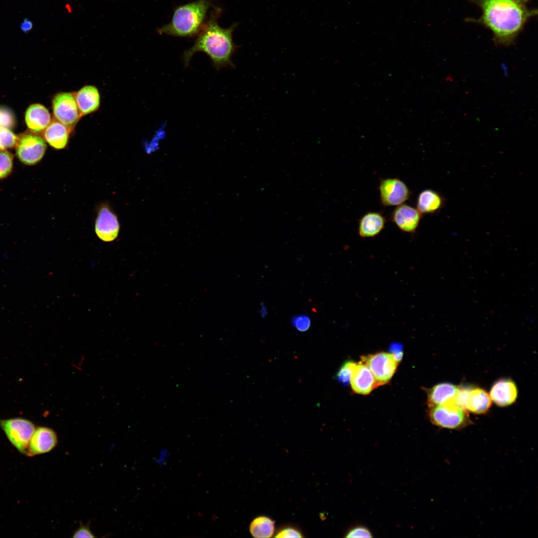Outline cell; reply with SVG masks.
I'll return each mask as SVG.
<instances>
[{"label":"cell","mask_w":538,"mask_h":538,"mask_svg":"<svg viewBox=\"0 0 538 538\" xmlns=\"http://www.w3.org/2000/svg\"><path fill=\"white\" fill-rule=\"evenodd\" d=\"M482 11L478 22L492 32L496 44L508 46L514 42L527 21L537 14L524 0H475Z\"/></svg>","instance_id":"6da1fadb"},{"label":"cell","mask_w":538,"mask_h":538,"mask_svg":"<svg viewBox=\"0 0 538 538\" xmlns=\"http://www.w3.org/2000/svg\"><path fill=\"white\" fill-rule=\"evenodd\" d=\"M234 26L229 28L220 27L214 18H211L200 30L193 46L184 52L185 67L188 66L193 55L198 52L205 53L217 70L222 68H234L232 56L236 46L232 39Z\"/></svg>","instance_id":"7a4b0ae2"},{"label":"cell","mask_w":538,"mask_h":538,"mask_svg":"<svg viewBox=\"0 0 538 538\" xmlns=\"http://www.w3.org/2000/svg\"><path fill=\"white\" fill-rule=\"evenodd\" d=\"M210 3L207 0H197L178 7L171 21L159 28L160 34L176 36H190L199 32L203 25Z\"/></svg>","instance_id":"3957f363"},{"label":"cell","mask_w":538,"mask_h":538,"mask_svg":"<svg viewBox=\"0 0 538 538\" xmlns=\"http://www.w3.org/2000/svg\"><path fill=\"white\" fill-rule=\"evenodd\" d=\"M428 415L434 425L449 429L460 430L472 422L467 411L454 402L429 407Z\"/></svg>","instance_id":"277c9868"},{"label":"cell","mask_w":538,"mask_h":538,"mask_svg":"<svg viewBox=\"0 0 538 538\" xmlns=\"http://www.w3.org/2000/svg\"><path fill=\"white\" fill-rule=\"evenodd\" d=\"M0 426L12 445L20 453L27 455L35 429L34 423L25 418L15 417L0 419Z\"/></svg>","instance_id":"5b68a950"},{"label":"cell","mask_w":538,"mask_h":538,"mask_svg":"<svg viewBox=\"0 0 538 538\" xmlns=\"http://www.w3.org/2000/svg\"><path fill=\"white\" fill-rule=\"evenodd\" d=\"M361 361L370 369L378 387L388 383L394 376L398 363L391 353L378 352L363 356Z\"/></svg>","instance_id":"8992f818"},{"label":"cell","mask_w":538,"mask_h":538,"mask_svg":"<svg viewBox=\"0 0 538 538\" xmlns=\"http://www.w3.org/2000/svg\"><path fill=\"white\" fill-rule=\"evenodd\" d=\"M52 109L55 120L72 129L81 117L73 93L56 94L52 101Z\"/></svg>","instance_id":"52a82bcc"},{"label":"cell","mask_w":538,"mask_h":538,"mask_svg":"<svg viewBox=\"0 0 538 538\" xmlns=\"http://www.w3.org/2000/svg\"><path fill=\"white\" fill-rule=\"evenodd\" d=\"M379 190L381 202L385 206H398L404 203L410 192L405 183L397 178H388L380 181Z\"/></svg>","instance_id":"ba28073f"},{"label":"cell","mask_w":538,"mask_h":538,"mask_svg":"<svg viewBox=\"0 0 538 538\" xmlns=\"http://www.w3.org/2000/svg\"><path fill=\"white\" fill-rule=\"evenodd\" d=\"M16 155L24 163L32 165L38 162L43 157L46 144L40 136L25 134L18 140L16 145Z\"/></svg>","instance_id":"9c48e42d"},{"label":"cell","mask_w":538,"mask_h":538,"mask_svg":"<svg viewBox=\"0 0 538 538\" xmlns=\"http://www.w3.org/2000/svg\"><path fill=\"white\" fill-rule=\"evenodd\" d=\"M95 228L98 237L105 242H111L117 238L119 223L116 215L107 204H102L99 207Z\"/></svg>","instance_id":"30bf717a"},{"label":"cell","mask_w":538,"mask_h":538,"mask_svg":"<svg viewBox=\"0 0 538 538\" xmlns=\"http://www.w3.org/2000/svg\"><path fill=\"white\" fill-rule=\"evenodd\" d=\"M56 432L47 427H39L35 429L28 448V456H32L50 452L57 445Z\"/></svg>","instance_id":"8fae6325"},{"label":"cell","mask_w":538,"mask_h":538,"mask_svg":"<svg viewBox=\"0 0 538 538\" xmlns=\"http://www.w3.org/2000/svg\"><path fill=\"white\" fill-rule=\"evenodd\" d=\"M490 397L498 406H507L513 404L518 397L517 387L510 378H501L492 386Z\"/></svg>","instance_id":"7c38bea8"},{"label":"cell","mask_w":538,"mask_h":538,"mask_svg":"<svg viewBox=\"0 0 538 538\" xmlns=\"http://www.w3.org/2000/svg\"><path fill=\"white\" fill-rule=\"evenodd\" d=\"M422 214L417 210L406 204L398 205L392 214V220L402 231L413 233L417 228Z\"/></svg>","instance_id":"4fadbf2b"},{"label":"cell","mask_w":538,"mask_h":538,"mask_svg":"<svg viewBox=\"0 0 538 538\" xmlns=\"http://www.w3.org/2000/svg\"><path fill=\"white\" fill-rule=\"evenodd\" d=\"M349 383L353 391L361 395H368L378 387L372 372L362 361L355 364Z\"/></svg>","instance_id":"5bb4252c"},{"label":"cell","mask_w":538,"mask_h":538,"mask_svg":"<svg viewBox=\"0 0 538 538\" xmlns=\"http://www.w3.org/2000/svg\"><path fill=\"white\" fill-rule=\"evenodd\" d=\"M81 117L97 111L100 104V96L97 88L86 86L73 93Z\"/></svg>","instance_id":"9a60e30c"},{"label":"cell","mask_w":538,"mask_h":538,"mask_svg":"<svg viewBox=\"0 0 538 538\" xmlns=\"http://www.w3.org/2000/svg\"><path fill=\"white\" fill-rule=\"evenodd\" d=\"M72 130L55 119L44 130L43 136L51 146L61 149L66 147Z\"/></svg>","instance_id":"2e32d148"},{"label":"cell","mask_w":538,"mask_h":538,"mask_svg":"<svg viewBox=\"0 0 538 538\" xmlns=\"http://www.w3.org/2000/svg\"><path fill=\"white\" fill-rule=\"evenodd\" d=\"M459 386L449 383H441L434 385L427 392L429 407L455 402Z\"/></svg>","instance_id":"e0dca14e"},{"label":"cell","mask_w":538,"mask_h":538,"mask_svg":"<svg viewBox=\"0 0 538 538\" xmlns=\"http://www.w3.org/2000/svg\"><path fill=\"white\" fill-rule=\"evenodd\" d=\"M491 406V399L482 388L470 386L468 392L465 410L476 414L486 413Z\"/></svg>","instance_id":"ac0fdd59"},{"label":"cell","mask_w":538,"mask_h":538,"mask_svg":"<svg viewBox=\"0 0 538 538\" xmlns=\"http://www.w3.org/2000/svg\"><path fill=\"white\" fill-rule=\"evenodd\" d=\"M25 122L32 132H40L44 130L51 122V116L48 110L40 104H33L28 107L25 113Z\"/></svg>","instance_id":"d6986e66"},{"label":"cell","mask_w":538,"mask_h":538,"mask_svg":"<svg viewBox=\"0 0 538 538\" xmlns=\"http://www.w3.org/2000/svg\"><path fill=\"white\" fill-rule=\"evenodd\" d=\"M385 223V218L380 213L368 212L359 220V235L363 238L374 237L382 231Z\"/></svg>","instance_id":"ffe728a7"},{"label":"cell","mask_w":538,"mask_h":538,"mask_svg":"<svg viewBox=\"0 0 538 538\" xmlns=\"http://www.w3.org/2000/svg\"><path fill=\"white\" fill-rule=\"evenodd\" d=\"M444 199L438 192L425 189L419 194L416 203L417 210L421 214H434L443 207Z\"/></svg>","instance_id":"44dd1931"},{"label":"cell","mask_w":538,"mask_h":538,"mask_svg":"<svg viewBox=\"0 0 538 538\" xmlns=\"http://www.w3.org/2000/svg\"><path fill=\"white\" fill-rule=\"evenodd\" d=\"M249 530L254 538L272 537L275 531L274 521L267 516H259L252 521Z\"/></svg>","instance_id":"7402d4cb"},{"label":"cell","mask_w":538,"mask_h":538,"mask_svg":"<svg viewBox=\"0 0 538 538\" xmlns=\"http://www.w3.org/2000/svg\"><path fill=\"white\" fill-rule=\"evenodd\" d=\"M18 140V136L9 129L0 128V150L15 146Z\"/></svg>","instance_id":"603a6c76"},{"label":"cell","mask_w":538,"mask_h":538,"mask_svg":"<svg viewBox=\"0 0 538 538\" xmlns=\"http://www.w3.org/2000/svg\"><path fill=\"white\" fill-rule=\"evenodd\" d=\"M13 165L12 155L5 150H0V179L11 172Z\"/></svg>","instance_id":"cb8c5ba5"},{"label":"cell","mask_w":538,"mask_h":538,"mask_svg":"<svg viewBox=\"0 0 538 538\" xmlns=\"http://www.w3.org/2000/svg\"><path fill=\"white\" fill-rule=\"evenodd\" d=\"M15 119L13 113L8 108L0 106V128L11 129L14 127Z\"/></svg>","instance_id":"d4e9b609"},{"label":"cell","mask_w":538,"mask_h":538,"mask_svg":"<svg viewBox=\"0 0 538 538\" xmlns=\"http://www.w3.org/2000/svg\"><path fill=\"white\" fill-rule=\"evenodd\" d=\"M356 363L347 361L340 368L337 374V379L340 383L347 384L350 382L352 372Z\"/></svg>","instance_id":"484cf974"},{"label":"cell","mask_w":538,"mask_h":538,"mask_svg":"<svg viewBox=\"0 0 538 538\" xmlns=\"http://www.w3.org/2000/svg\"><path fill=\"white\" fill-rule=\"evenodd\" d=\"M276 538H302V532L294 526H284L277 531L274 536Z\"/></svg>","instance_id":"4316f807"},{"label":"cell","mask_w":538,"mask_h":538,"mask_svg":"<svg viewBox=\"0 0 538 538\" xmlns=\"http://www.w3.org/2000/svg\"><path fill=\"white\" fill-rule=\"evenodd\" d=\"M346 538H372V534L369 529L363 526H357L351 528L347 532Z\"/></svg>","instance_id":"83f0119b"},{"label":"cell","mask_w":538,"mask_h":538,"mask_svg":"<svg viewBox=\"0 0 538 538\" xmlns=\"http://www.w3.org/2000/svg\"><path fill=\"white\" fill-rule=\"evenodd\" d=\"M292 324L295 328L300 331H305L310 327L311 320L305 315H300L292 320Z\"/></svg>","instance_id":"f1b7e54d"},{"label":"cell","mask_w":538,"mask_h":538,"mask_svg":"<svg viewBox=\"0 0 538 538\" xmlns=\"http://www.w3.org/2000/svg\"><path fill=\"white\" fill-rule=\"evenodd\" d=\"M73 538H95V536L88 526L81 525L74 533Z\"/></svg>","instance_id":"f546056e"},{"label":"cell","mask_w":538,"mask_h":538,"mask_svg":"<svg viewBox=\"0 0 538 538\" xmlns=\"http://www.w3.org/2000/svg\"><path fill=\"white\" fill-rule=\"evenodd\" d=\"M391 350L392 353L391 354L395 360L399 363L402 360L403 356L402 347H399V345L394 344V346L392 347Z\"/></svg>","instance_id":"4dcf8cb0"},{"label":"cell","mask_w":538,"mask_h":538,"mask_svg":"<svg viewBox=\"0 0 538 538\" xmlns=\"http://www.w3.org/2000/svg\"><path fill=\"white\" fill-rule=\"evenodd\" d=\"M31 23H30L28 21H26V22H24L22 24V28H23L24 30H27L31 27Z\"/></svg>","instance_id":"1f68e13d"},{"label":"cell","mask_w":538,"mask_h":538,"mask_svg":"<svg viewBox=\"0 0 538 538\" xmlns=\"http://www.w3.org/2000/svg\"><path fill=\"white\" fill-rule=\"evenodd\" d=\"M525 0V1H526V0Z\"/></svg>","instance_id":"d6a6232c"}]
</instances>
